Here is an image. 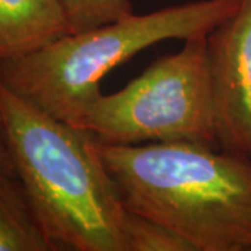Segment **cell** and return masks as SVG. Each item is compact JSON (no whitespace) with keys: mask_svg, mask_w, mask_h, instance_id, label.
<instances>
[{"mask_svg":"<svg viewBox=\"0 0 251 251\" xmlns=\"http://www.w3.org/2000/svg\"><path fill=\"white\" fill-rule=\"evenodd\" d=\"M0 117L18 180L54 251H128L127 208L94 137L0 81Z\"/></svg>","mask_w":251,"mask_h":251,"instance_id":"cell-1","label":"cell"},{"mask_svg":"<svg viewBox=\"0 0 251 251\" xmlns=\"http://www.w3.org/2000/svg\"><path fill=\"white\" fill-rule=\"evenodd\" d=\"M222 151L251 159V0L206 35Z\"/></svg>","mask_w":251,"mask_h":251,"instance_id":"cell-5","label":"cell"},{"mask_svg":"<svg viewBox=\"0 0 251 251\" xmlns=\"http://www.w3.org/2000/svg\"><path fill=\"white\" fill-rule=\"evenodd\" d=\"M0 177H17V173L10 156L9 147L4 138L1 117H0Z\"/></svg>","mask_w":251,"mask_h":251,"instance_id":"cell-10","label":"cell"},{"mask_svg":"<svg viewBox=\"0 0 251 251\" xmlns=\"http://www.w3.org/2000/svg\"><path fill=\"white\" fill-rule=\"evenodd\" d=\"M69 34L60 0H0V62L27 56Z\"/></svg>","mask_w":251,"mask_h":251,"instance_id":"cell-6","label":"cell"},{"mask_svg":"<svg viewBox=\"0 0 251 251\" xmlns=\"http://www.w3.org/2000/svg\"><path fill=\"white\" fill-rule=\"evenodd\" d=\"M242 0H197L148 14H128L90 31L69 34L32 53L0 62V81L49 116L77 127L115 67L165 39L208 35Z\"/></svg>","mask_w":251,"mask_h":251,"instance_id":"cell-3","label":"cell"},{"mask_svg":"<svg viewBox=\"0 0 251 251\" xmlns=\"http://www.w3.org/2000/svg\"><path fill=\"white\" fill-rule=\"evenodd\" d=\"M72 34L115 23L133 11L130 0H60Z\"/></svg>","mask_w":251,"mask_h":251,"instance_id":"cell-9","label":"cell"},{"mask_svg":"<svg viewBox=\"0 0 251 251\" xmlns=\"http://www.w3.org/2000/svg\"><path fill=\"white\" fill-rule=\"evenodd\" d=\"M0 251H54L18 177H0Z\"/></svg>","mask_w":251,"mask_h":251,"instance_id":"cell-7","label":"cell"},{"mask_svg":"<svg viewBox=\"0 0 251 251\" xmlns=\"http://www.w3.org/2000/svg\"><path fill=\"white\" fill-rule=\"evenodd\" d=\"M125 234L128 251H196L169 227L127 209Z\"/></svg>","mask_w":251,"mask_h":251,"instance_id":"cell-8","label":"cell"},{"mask_svg":"<svg viewBox=\"0 0 251 251\" xmlns=\"http://www.w3.org/2000/svg\"><path fill=\"white\" fill-rule=\"evenodd\" d=\"M125 206L196 251L251 250V159L193 143L109 145L94 138Z\"/></svg>","mask_w":251,"mask_h":251,"instance_id":"cell-2","label":"cell"},{"mask_svg":"<svg viewBox=\"0 0 251 251\" xmlns=\"http://www.w3.org/2000/svg\"><path fill=\"white\" fill-rule=\"evenodd\" d=\"M78 128L109 145L193 143L221 150L206 35L156 59L123 90L99 95Z\"/></svg>","mask_w":251,"mask_h":251,"instance_id":"cell-4","label":"cell"}]
</instances>
